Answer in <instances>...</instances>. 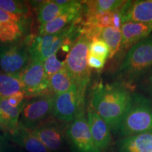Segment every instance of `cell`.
<instances>
[{"label": "cell", "mask_w": 152, "mask_h": 152, "mask_svg": "<svg viewBox=\"0 0 152 152\" xmlns=\"http://www.w3.org/2000/svg\"><path fill=\"white\" fill-rule=\"evenodd\" d=\"M87 118L91 134L96 146L102 151L107 149L112 140L109 125L91 106L87 110Z\"/></svg>", "instance_id": "cell-13"}, {"label": "cell", "mask_w": 152, "mask_h": 152, "mask_svg": "<svg viewBox=\"0 0 152 152\" xmlns=\"http://www.w3.org/2000/svg\"><path fill=\"white\" fill-rule=\"evenodd\" d=\"M119 11H114L113 16V26H112V27L117 28V29H121L123 25L122 19H121Z\"/></svg>", "instance_id": "cell-31"}, {"label": "cell", "mask_w": 152, "mask_h": 152, "mask_svg": "<svg viewBox=\"0 0 152 152\" xmlns=\"http://www.w3.org/2000/svg\"><path fill=\"white\" fill-rule=\"evenodd\" d=\"M30 57L26 42L0 45V69L18 76L29 65Z\"/></svg>", "instance_id": "cell-8"}, {"label": "cell", "mask_w": 152, "mask_h": 152, "mask_svg": "<svg viewBox=\"0 0 152 152\" xmlns=\"http://www.w3.org/2000/svg\"><path fill=\"white\" fill-rule=\"evenodd\" d=\"M7 148V140L4 137L0 134V152H6Z\"/></svg>", "instance_id": "cell-32"}, {"label": "cell", "mask_w": 152, "mask_h": 152, "mask_svg": "<svg viewBox=\"0 0 152 152\" xmlns=\"http://www.w3.org/2000/svg\"><path fill=\"white\" fill-rule=\"evenodd\" d=\"M21 26L14 21L1 23L0 25V42L9 44L14 42L22 35Z\"/></svg>", "instance_id": "cell-24"}, {"label": "cell", "mask_w": 152, "mask_h": 152, "mask_svg": "<svg viewBox=\"0 0 152 152\" xmlns=\"http://www.w3.org/2000/svg\"><path fill=\"white\" fill-rule=\"evenodd\" d=\"M152 68V38H146L127 52L118 70L120 78L130 84Z\"/></svg>", "instance_id": "cell-4"}, {"label": "cell", "mask_w": 152, "mask_h": 152, "mask_svg": "<svg viewBox=\"0 0 152 152\" xmlns=\"http://www.w3.org/2000/svg\"><path fill=\"white\" fill-rule=\"evenodd\" d=\"M132 94L121 83H99L93 90L90 106L109 125L110 130L118 131L130 108Z\"/></svg>", "instance_id": "cell-1"}, {"label": "cell", "mask_w": 152, "mask_h": 152, "mask_svg": "<svg viewBox=\"0 0 152 152\" xmlns=\"http://www.w3.org/2000/svg\"><path fill=\"white\" fill-rule=\"evenodd\" d=\"M25 16L22 15L14 14L8 13L0 9V23H5L9 21H14L20 25L23 28Z\"/></svg>", "instance_id": "cell-28"}, {"label": "cell", "mask_w": 152, "mask_h": 152, "mask_svg": "<svg viewBox=\"0 0 152 152\" xmlns=\"http://www.w3.org/2000/svg\"><path fill=\"white\" fill-rule=\"evenodd\" d=\"M0 9L11 14L28 16L30 8L28 3L16 0H0Z\"/></svg>", "instance_id": "cell-25"}, {"label": "cell", "mask_w": 152, "mask_h": 152, "mask_svg": "<svg viewBox=\"0 0 152 152\" xmlns=\"http://www.w3.org/2000/svg\"><path fill=\"white\" fill-rule=\"evenodd\" d=\"M66 135L75 152H102L93 140L85 112L71 123Z\"/></svg>", "instance_id": "cell-10"}, {"label": "cell", "mask_w": 152, "mask_h": 152, "mask_svg": "<svg viewBox=\"0 0 152 152\" xmlns=\"http://www.w3.org/2000/svg\"><path fill=\"white\" fill-rule=\"evenodd\" d=\"M121 30L122 42L120 51L124 52L128 51L136 44L146 39L152 32V24L126 22L122 25Z\"/></svg>", "instance_id": "cell-14"}, {"label": "cell", "mask_w": 152, "mask_h": 152, "mask_svg": "<svg viewBox=\"0 0 152 152\" xmlns=\"http://www.w3.org/2000/svg\"><path fill=\"white\" fill-rule=\"evenodd\" d=\"M20 92L24 91L18 76L0 73V99H8Z\"/></svg>", "instance_id": "cell-22"}, {"label": "cell", "mask_w": 152, "mask_h": 152, "mask_svg": "<svg viewBox=\"0 0 152 152\" xmlns=\"http://www.w3.org/2000/svg\"><path fill=\"white\" fill-rule=\"evenodd\" d=\"M77 1H73L71 4L66 6L58 5L54 1H39L37 12L38 20L41 25L52 21L71 10Z\"/></svg>", "instance_id": "cell-18"}, {"label": "cell", "mask_w": 152, "mask_h": 152, "mask_svg": "<svg viewBox=\"0 0 152 152\" xmlns=\"http://www.w3.org/2000/svg\"><path fill=\"white\" fill-rule=\"evenodd\" d=\"M109 48L101 39H92L89 45V54L106 60L109 58Z\"/></svg>", "instance_id": "cell-26"}, {"label": "cell", "mask_w": 152, "mask_h": 152, "mask_svg": "<svg viewBox=\"0 0 152 152\" xmlns=\"http://www.w3.org/2000/svg\"><path fill=\"white\" fill-rule=\"evenodd\" d=\"M0 25H1V23H0Z\"/></svg>", "instance_id": "cell-35"}, {"label": "cell", "mask_w": 152, "mask_h": 152, "mask_svg": "<svg viewBox=\"0 0 152 152\" xmlns=\"http://www.w3.org/2000/svg\"><path fill=\"white\" fill-rule=\"evenodd\" d=\"M106 60L103 58H99L94 55L88 54L87 56V65L90 68H94V69L101 70L104 68L105 65Z\"/></svg>", "instance_id": "cell-29"}, {"label": "cell", "mask_w": 152, "mask_h": 152, "mask_svg": "<svg viewBox=\"0 0 152 152\" xmlns=\"http://www.w3.org/2000/svg\"><path fill=\"white\" fill-rule=\"evenodd\" d=\"M80 23L72 25L60 33L54 35L30 36L25 40L29 52L30 61L44 62L56 52L66 42L73 43L80 34Z\"/></svg>", "instance_id": "cell-2"}, {"label": "cell", "mask_w": 152, "mask_h": 152, "mask_svg": "<svg viewBox=\"0 0 152 152\" xmlns=\"http://www.w3.org/2000/svg\"><path fill=\"white\" fill-rule=\"evenodd\" d=\"M85 93L75 84L68 92L54 96L53 115L60 121L72 122L85 112Z\"/></svg>", "instance_id": "cell-6"}, {"label": "cell", "mask_w": 152, "mask_h": 152, "mask_svg": "<svg viewBox=\"0 0 152 152\" xmlns=\"http://www.w3.org/2000/svg\"><path fill=\"white\" fill-rule=\"evenodd\" d=\"M23 102L18 107H14L9 103L7 99H0V118L1 130L11 132L18 125V119L25 104Z\"/></svg>", "instance_id": "cell-19"}, {"label": "cell", "mask_w": 152, "mask_h": 152, "mask_svg": "<svg viewBox=\"0 0 152 152\" xmlns=\"http://www.w3.org/2000/svg\"><path fill=\"white\" fill-rule=\"evenodd\" d=\"M152 131V101L143 95L132 94L128 112L119 125L118 132L123 137Z\"/></svg>", "instance_id": "cell-3"}, {"label": "cell", "mask_w": 152, "mask_h": 152, "mask_svg": "<svg viewBox=\"0 0 152 152\" xmlns=\"http://www.w3.org/2000/svg\"><path fill=\"white\" fill-rule=\"evenodd\" d=\"M118 152H152V131L123 137L118 142Z\"/></svg>", "instance_id": "cell-17"}, {"label": "cell", "mask_w": 152, "mask_h": 152, "mask_svg": "<svg viewBox=\"0 0 152 152\" xmlns=\"http://www.w3.org/2000/svg\"><path fill=\"white\" fill-rule=\"evenodd\" d=\"M34 133L49 151H56L61 148L64 136L56 123L46 121L33 130Z\"/></svg>", "instance_id": "cell-15"}, {"label": "cell", "mask_w": 152, "mask_h": 152, "mask_svg": "<svg viewBox=\"0 0 152 152\" xmlns=\"http://www.w3.org/2000/svg\"><path fill=\"white\" fill-rule=\"evenodd\" d=\"M24 99H26V95L23 92H20L16 94L11 95L10 97L7 99L9 103L14 107H18L23 103Z\"/></svg>", "instance_id": "cell-30"}, {"label": "cell", "mask_w": 152, "mask_h": 152, "mask_svg": "<svg viewBox=\"0 0 152 152\" xmlns=\"http://www.w3.org/2000/svg\"><path fill=\"white\" fill-rule=\"evenodd\" d=\"M147 89H148V91H149L150 93V94L152 96V73L150 75L149 78H148Z\"/></svg>", "instance_id": "cell-33"}, {"label": "cell", "mask_w": 152, "mask_h": 152, "mask_svg": "<svg viewBox=\"0 0 152 152\" xmlns=\"http://www.w3.org/2000/svg\"><path fill=\"white\" fill-rule=\"evenodd\" d=\"M11 134L13 142L28 152H49V150L35 135L33 130L18 123Z\"/></svg>", "instance_id": "cell-16"}, {"label": "cell", "mask_w": 152, "mask_h": 152, "mask_svg": "<svg viewBox=\"0 0 152 152\" xmlns=\"http://www.w3.org/2000/svg\"><path fill=\"white\" fill-rule=\"evenodd\" d=\"M39 61H30L19 75L26 98L36 97L49 92V81Z\"/></svg>", "instance_id": "cell-9"}, {"label": "cell", "mask_w": 152, "mask_h": 152, "mask_svg": "<svg viewBox=\"0 0 152 152\" xmlns=\"http://www.w3.org/2000/svg\"><path fill=\"white\" fill-rule=\"evenodd\" d=\"M125 1L123 0H91L82 1L85 18L105 11H117L121 10Z\"/></svg>", "instance_id": "cell-20"}, {"label": "cell", "mask_w": 152, "mask_h": 152, "mask_svg": "<svg viewBox=\"0 0 152 152\" xmlns=\"http://www.w3.org/2000/svg\"><path fill=\"white\" fill-rule=\"evenodd\" d=\"M49 92L54 96L68 92L75 84L73 77L66 68L49 77Z\"/></svg>", "instance_id": "cell-21"}, {"label": "cell", "mask_w": 152, "mask_h": 152, "mask_svg": "<svg viewBox=\"0 0 152 152\" xmlns=\"http://www.w3.org/2000/svg\"><path fill=\"white\" fill-rule=\"evenodd\" d=\"M90 41L80 35L72 46L65 60V68L80 88L87 90L90 81V68L87 65Z\"/></svg>", "instance_id": "cell-5"}, {"label": "cell", "mask_w": 152, "mask_h": 152, "mask_svg": "<svg viewBox=\"0 0 152 152\" xmlns=\"http://www.w3.org/2000/svg\"><path fill=\"white\" fill-rule=\"evenodd\" d=\"M44 69L48 78L51 77L53 75L61 71L65 68L64 61H60L57 58L56 54L51 55L45 59L43 63Z\"/></svg>", "instance_id": "cell-27"}, {"label": "cell", "mask_w": 152, "mask_h": 152, "mask_svg": "<svg viewBox=\"0 0 152 152\" xmlns=\"http://www.w3.org/2000/svg\"><path fill=\"white\" fill-rule=\"evenodd\" d=\"M54 95L49 92L26 102L21 112L20 123L34 130L53 115Z\"/></svg>", "instance_id": "cell-7"}, {"label": "cell", "mask_w": 152, "mask_h": 152, "mask_svg": "<svg viewBox=\"0 0 152 152\" xmlns=\"http://www.w3.org/2000/svg\"><path fill=\"white\" fill-rule=\"evenodd\" d=\"M83 13V2L78 1L67 13L46 24L41 25L39 28V35H54L63 31L72 25L80 23L82 22Z\"/></svg>", "instance_id": "cell-12"}, {"label": "cell", "mask_w": 152, "mask_h": 152, "mask_svg": "<svg viewBox=\"0 0 152 152\" xmlns=\"http://www.w3.org/2000/svg\"><path fill=\"white\" fill-rule=\"evenodd\" d=\"M100 39L105 42L109 48V58H112L121 50L122 33L121 29L113 27L104 28L102 30Z\"/></svg>", "instance_id": "cell-23"}, {"label": "cell", "mask_w": 152, "mask_h": 152, "mask_svg": "<svg viewBox=\"0 0 152 152\" xmlns=\"http://www.w3.org/2000/svg\"><path fill=\"white\" fill-rule=\"evenodd\" d=\"M119 11L123 24L126 22L152 24V0L126 1Z\"/></svg>", "instance_id": "cell-11"}, {"label": "cell", "mask_w": 152, "mask_h": 152, "mask_svg": "<svg viewBox=\"0 0 152 152\" xmlns=\"http://www.w3.org/2000/svg\"><path fill=\"white\" fill-rule=\"evenodd\" d=\"M0 129L1 130V118H0Z\"/></svg>", "instance_id": "cell-34"}]
</instances>
